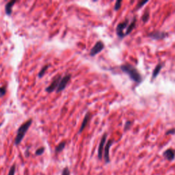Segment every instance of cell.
Masks as SVG:
<instances>
[{
  "label": "cell",
  "mask_w": 175,
  "mask_h": 175,
  "mask_svg": "<svg viewBox=\"0 0 175 175\" xmlns=\"http://www.w3.org/2000/svg\"><path fill=\"white\" fill-rule=\"evenodd\" d=\"M120 69L124 73L128 75L130 79H132L136 83H140L142 82V77L141 74L140 73L138 69L136 67H134L132 64L128 63L125 64L120 66Z\"/></svg>",
  "instance_id": "1"
},
{
  "label": "cell",
  "mask_w": 175,
  "mask_h": 175,
  "mask_svg": "<svg viewBox=\"0 0 175 175\" xmlns=\"http://www.w3.org/2000/svg\"><path fill=\"white\" fill-rule=\"evenodd\" d=\"M32 119H29L28 120H27L25 123L22 124L21 127L18 129L17 134H16L15 140H14V144L16 146L19 145V144L21 143V141L23 139V138L25 137V135L26 134L27 130H28L31 125H32Z\"/></svg>",
  "instance_id": "2"
},
{
  "label": "cell",
  "mask_w": 175,
  "mask_h": 175,
  "mask_svg": "<svg viewBox=\"0 0 175 175\" xmlns=\"http://www.w3.org/2000/svg\"><path fill=\"white\" fill-rule=\"evenodd\" d=\"M128 25H129V19H126L125 21L121 22V23H118L117 27H116V32L118 36L120 38H123L125 36V34L126 31L125 32V30H127Z\"/></svg>",
  "instance_id": "3"
},
{
  "label": "cell",
  "mask_w": 175,
  "mask_h": 175,
  "mask_svg": "<svg viewBox=\"0 0 175 175\" xmlns=\"http://www.w3.org/2000/svg\"><path fill=\"white\" fill-rule=\"evenodd\" d=\"M61 76L60 75H56L55 77L53 79L52 82L51 83V84L49 85L48 87L46 88V91L47 92L50 93L54 92V90H57L58 85H59L60 80H61Z\"/></svg>",
  "instance_id": "4"
},
{
  "label": "cell",
  "mask_w": 175,
  "mask_h": 175,
  "mask_svg": "<svg viewBox=\"0 0 175 175\" xmlns=\"http://www.w3.org/2000/svg\"><path fill=\"white\" fill-rule=\"evenodd\" d=\"M71 74L66 75L63 78H62L61 80H60V81L59 85H58L57 90H56V92L59 93L60 92H62V90H64L65 88L66 87L67 84L69 83V81L71 80Z\"/></svg>",
  "instance_id": "5"
},
{
  "label": "cell",
  "mask_w": 175,
  "mask_h": 175,
  "mask_svg": "<svg viewBox=\"0 0 175 175\" xmlns=\"http://www.w3.org/2000/svg\"><path fill=\"white\" fill-rule=\"evenodd\" d=\"M168 36V34L167 32H161V31H153L148 34V36L153 40L164 39Z\"/></svg>",
  "instance_id": "6"
},
{
  "label": "cell",
  "mask_w": 175,
  "mask_h": 175,
  "mask_svg": "<svg viewBox=\"0 0 175 175\" xmlns=\"http://www.w3.org/2000/svg\"><path fill=\"white\" fill-rule=\"evenodd\" d=\"M104 47H105V45H104V43L103 42L101 41L96 42L95 45H94V46L93 47L92 49L90 50V56H96V54H98V53H100L102 50H103Z\"/></svg>",
  "instance_id": "7"
},
{
  "label": "cell",
  "mask_w": 175,
  "mask_h": 175,
  "mask_svg": "<svg viewBox=\"0 0 175 175\" xmlns=\"http://www.w3.org/2000/svg\"><path fill=\"white\" fill-rule=\"evenodd\" d=\"M107 136V134H103V136H102V138H101V142H100L99 146H98V157L100 159H101L102 156H103V149H104V145H105V142H106Z\"/></svg>",
  "instance_id": "8"
},
{
  "label": "cell",
  "mask_w": 175,
  "mask_h": 175,
  "mask_svg": "<svg viewBox=\"0 0 175 175\" xmlns=\"http://www.w3.org/2000/svg\"><path fill=\"white\" fill-rule=\"evenodd\" d=\"M113 144V140H109L107 142L106 146H105V149H104V159L106 163L109 162V149H110L111 146Z\"/></svg>",
  "instance_id": "9"
},
{
  "label": "cell",
  "mask_w": 175,
  "mask_h": 175,
  "mask_svg": "<svg viewBox=\"0 0 175 175\" xmlns=\"http://www.w3.org/2000/svg\"><path fill=\"white\" fill-rule=\"evenodd\" d=\"M163 157L168 161H172L175 157V151L172 149H167L163 153Z\"/></svg>",
  "instance_id": "10"
},
{
  "label": "cell",
  "mask_w": 175,
  "mask_h": 175,
  "mask_svg": "<svg viewBox=\"0 0 175 175\" xmlns=\"http://www.w3.org/2000/svg\"><path fill=\"white\" fill-rule=\"evenodd\" d=\"M90 117H91L90 113L88 112L87 114H85L84 118H83V122H82L81 127H80V129H79V134H80V133H81L82 131H83V129H84L85 128V127H86L87 125L89 123V120H90Z\"/></svg>",
  "instance_id": "11"
},
{
  "label": "cell",
  "mask_w": 175,
  "mask_h": 175,
  "mask_svg": "<svg viewBox=\"0 0 175 175\" xmlns=\"http://www.w3.org/2000/svg\"><path fill=\"white\" fill-rule=\"evenodd\" d=\"M136 22H137L136 18L134 17V19H132V21H131V23L129 24L128 27H127V30H126L125 32V36L129 35V34H130V33H131V32L134 30L135 27H136Z\"/></svg>",
  "instance_id": "12"
},
{
  "label": "cell",
  "mask_w": 175,
  "mask_h": 175,
  "mask_svg": "<svg viewBox=\"0 0 175 175\" xmlns=\"http://www.w3.org/2000/svg\"><path fill=\"white\" fill-rule=\"evenodd\" d=\"M16 3V1H9L5 4V13L6 14H8V15H11V14H12V7H13V5L15 4Z\"/></svg>",
  "instance_id": "13"
},
{
  "label": "cell",
  "mask_w": 175,
  "mask_h": 175,
  "mask_svg": "<svg viewBox=\"0 0 175 175\" xmlns=\"http://www.w3.org/2000/svg\"><path fill=\"white\" fill-rule=\"evenodd\" d=\"M162 67H163V64H158L156 66L155 68L154 69V70L153 71V74H152V80L155 79V78L157 77V75H159V73H160V71H161Z\"/></svg>",
  "instance_id": "14"
},
{
  "label": "cell",
  "mask_w": 175,
  "mask_h": 175,
  "mask_svg": "<svg viewBox=\"0 0 175 175\" xmlns=\"http://www.w3.org/2000/svg\"><path fill=\"white\" fill-rule=\"evenodd\" d=\"M149 16H150V12H149V10H146L144 12L142 16V20L143 21V22H147L149 19Z\"/></svg>",
  "instance_id": "15"
},
{
  "label": "cell",
  "mask_w": 175,
  "mask_h": 175,
  "mask_svg": "<svg viewBox=\"0 0 175 175\" xmlns=\"http://www.w3.org/2000/svg\"><path fill=\"white\" fill-rule=\"evenodd\" d=\"M66 146V142H62L61 143H60L58 145V147L56 148V153H60L64 149Z\"/></svg>",
  "instance_id": "16"
},
{
  "label": "cell",
  "mask_w": 175,
  "mask_h": 175,
  "mask_svg": "<svg viewBox=\"0 0 175 175\" xmlns=\"http://www.w3.org/2000/svg\"><path fill=\"white\" fill-rule=\"evenodd\" d=\"M49 68V65H45V66H43L42 69L41 70V71L39 72V73H38V77H39L40 78L43 77L44 75L45 74V73H46V71L47 69Z\"/></svg>",
  "instance_id": "17"
},
{
  "label": "cell",
  "mask_w": 175,
  "mask_h": 175,
  "mask_svg": "<svg viewBox=\"0 0 175 175\" xmlns=\"http://www.w3.org/2000/svg\"><path fill=\"white\" fill-rule=\"evenodd\" d=\"M121 3H122V1H120V0H118V1H116V3H115V5H114V10L116 11L119 10V9L120 8V7H121Z\"/></svg>",
  "instance_id": "18"
},
{
  "label": "cell",
  "mask_w": 175,
  "mask_h": 175,
  "mask_svg": "<svg viewBox=\"0 0 175 175\" xmlns=\"http://www.w3.org/2000/svg\"><path fill=\"white\" fill-rule=\"evenodd\" d=\"M15 171H16V166L15 164H14V165H12V167L10 168L8 175H14L15 174Z\"/></svg>",
  "instance_id": "19"
},
{
  "label": "cell",
  "mask_w": 175,
  "mask_h": 175,
  "mask_svg": "<svg viewBox=\"0 0 175 175\" xmlns=\"http://www.w3.org/2000/svg\"><path fill=\"white\" fill-rule=\"evenodd\" d=\"M6 93V88L5 86L0 87V97H2Z\"/></svg>",
  "instance_id": "20"
},
{
  "label": "cell",
  "mask_w": 175,
  "mask_h": 175,
  "mask_svg": "<svg viewBox=\"0 0 175 175\" xmlns=\"http://www.w3.org/2000/svg\"><path fill=\"white\" fill-rule=\"evenodd\" d=\"M44 151H45V148H40L36 151V155H41L44 153Z\"/></svg>",
  "instance_id": "21"
},
{
  "label": "cell",
  "mask_w": 175,
  "mask_h": 175,
  "mask_svg": "<svg viewBox=\"0 0 175 175\" xmlns=\"http://www.w3.org/2000/svg\"><path fill=\"white\" fill-rule=\"evenodd\" d=\"M147 2H148V1H140V2L138 3V4L137 5L136 9L138 10V9H140V8H142V7L143 6V5H144L145 3H147Z\"/></svg>",
  "instance_id": "22"
},
{
  "label": "cell",
  "mask_w": 175,
  "mask_h": 175,
  "mask_svg": "<svg viewBox=\"0 0 175 175\" xmlns=\"http://www.w3.org/2000/svg\"><path fill=\"white\" fill-rule=\"evenodd\" d=\"M131 126V121H127V122H126L125 125V128H124L125 131H127V130H128L129 129H130Z\"/></svg>",
  "instance_id": "23"
},
{
  "label": "cell",
  "mask_w": 175,
  "mask_h": 175,
  "mask_svg": "<svg viewBox=\"0 0 175 175\" xmlns=\"http://www.w3.org/2000/svg\"><path fill=\"white\" fill-rule=\"evenodd\" d=\"M70 174V171L68 168H65L63 170L62 173V175H69Z\"/></svg>",
  "instance_id": "24"
},
{
  "label": "cell",
  "mask_w": 175,
  "mask_h": 175,
  "mask_svg": "<svg viewBox=\"0 0 175 175\" xmlns=\"http://www.w3.org/2000/svg\"><path fill=\"white\" fill-rule=\"evenodd\" d=\"M175 134V129H170L166 132V135H169V134Z\"/></svg>",
  "instance_id": "25"
},
{
  "label": "cell",
  "mask_w": 175,
  "mask_h": 175,
  "mask_svg": "<svg viewBox=\"0 0 175 175\" xmlns=\"http://www.w3.org/2000/svg\"><path fill=\"white\" fill-rule=\"evenodd\" d=\"M2 124H3V123H0V127H1V126L2 125Z\"/></svg>",
  "instance_id": "26"
}]
</instances>
